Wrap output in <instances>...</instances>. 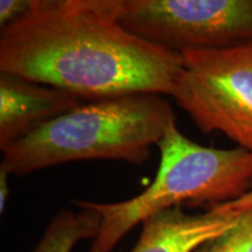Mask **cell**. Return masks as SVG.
I'll list each match as a JSON object with an SVG mask.
<instances>
[{"mask_svg": "<svg viewBox=\"0 0 252 252\" xmlns=\"http://www.w3.org/2000/svg\"><path fill=\"white\" fill-rule=\"evenodd\" d=\"M181 70V54L122 26L117 0H34L24 18L0 30V71L86 102L172 97Z\"/></svg>", "mask_w": 252, "mask_h": 252, "instance_id": "1", "label": "cell"}, {"mask_svg": "<svg viewBox=\"0 0 252 252\" xmlns=\"http://www.w3.org/2000/svg\"><path fill=\"white\" fill-rule=\"evenodd\" d=\"M175 122L174 110L162 94L86 102L9 146L1 163L18 176L81 160L143 165Z\"/></svg>", "mask_w": 252, "mask_h": 252, "instance_id": "2", "label": "cell"}, {"mask_svg": "<svg viewBox=\"0 0 252 252\" xmlns=\"http://www.w3.org/2000/svg\"><path fill=\"white\" fill-rule=\"evenodd\" d=\"M157 147L159 169L143 193L112 203L71 201L75 207L94 210L102 219L88 252H112L135 225L161 210L182 204L212 209L252 190V151L203 146L182 134L176 122L169 125Z\"/></svg>", "mask_w": 252, "mask_h": 252, "instance_id": "3", "label": "cell"}, {"mask_svg": "<svg viewBox=\"0 0 252 252\" xmlns=\"http://www.w3.org/2000/svg\"><path fill=\"white\" fill-rule=\"evenodd\" d=\"M172 98L203 133L252 151V43L185 52Z\"/></svg>", "mask_w": 252, "mask_h": 252, "instance_id": "4", "label": "cell"}, {"mask_svg": "<svg viewBox=\"0 0 252 252\" xmlns=\"http://www.w3.org/2000/svg\"><path fill=\"white\" fill-rule=\"evenodd\" d=\"M117 11L126 31L179 54L252 43V0H117Z\"/></svg>", "mask_w": 252, "mask_h": 252, "instance_id": "5", "label": "cell"}, {"mask_svg": "<svg viewBox=\"0 0 252 252\" xmlns=\"http://www.w3.org/2000/svg\"><path fill=\"white\" fill-rule=\"evenodd\" d=\"M83 103L68 91L0 71V150L4 152Z\"/></svg>", "mask_w": 252, "mask_h": 252, "instance_id": "6", "label": "cell"}, {"mask_svg": "<svg viewBox=\"0 0 252 252\" xmlns=\"http://www.w3.org/2000/svg\"><path fill=\"white\" fill-rule=\"evenodd\" d=\"M238 214L209 209L191 215L181 207L158 212L141 223L139 239L130 252H194L235 223Z\"/></svg>", "mask_w": 252, "mask_h": 252, "instance_id": "7", "label": "cell"}, {"mask_svg": "<svg viewBox=\"0 0 252 252\" xmlns=\"http://www.w3.org/2000/svg\"><path fill=\"white\" fill-rule=\"evenodd\" d=\"M75 213L62 209L50 220L33 252H72L82 241H94L98 235L102 219L89 208Z\"/></svg>", "mask_w": 252, "mask_h": 252, "instance_id": "8", "label": "cell"}, {"mask_svg": "<svg viewBox=\"0 0 252 252\" xmlns=\"http://www.w3.org/2000/svg\"><path fill=\"white\" fill-rule=\"evenodd\" d=\"M235 223L194 252H252V209L237 213Z\"/></svg>", "mask_w": 252, "mask_h": 252, "instance_id": "9", "label": "cell"}, {"mask_svg": "<svg viewBox=\"0 0 252 252\" xmlns=\"http://www.w3.org/2000/svg\"><path fill=\"white\" fill-rule=\"evenodd\" d=\"M34 0H1L0 1V30L17 23L31 11Z\"/></svg>", "mask_w": 252, "mask_h": 252, "instance_id": "10", "label": "cell"}, {"mask_svg": "<svg viewBox=\"0 0 252 252\" xmlns=\"http://www.w3.org/2000/svg\"><path fill=\"white\" fill-rule=\"evenodd\" d=\"M214 209L219 210L220 213H242L245 210L252 209V190L249 191L242 196L238 200L232 201V202H228L224 204H220V206L214 207Z\"/></svg>", "mask_w": 252, "mask_h": 252, "instance_id": "11", "label": "cell"}, {"mask_svg": "<svg viewBox=\"0 0 252 252\" xmlns=\"http://www.w3.org/2000/svg\"><path fill=\"white\" fill-rule=\"evenodd\" d=\"M8 176L9 172L7 168L2 165H0V214H4L7 206L9 188H8Z\"/></svg>", "mask_w": 252, "mask_h": 252, "instance_id": "12", "label": "cell"}]
</instances>
